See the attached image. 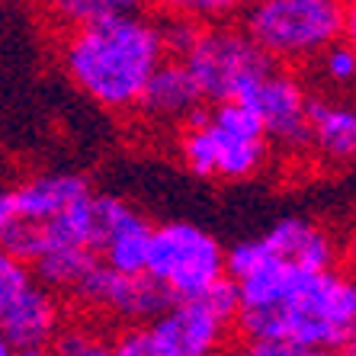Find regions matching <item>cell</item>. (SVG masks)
I'll return each instance as SVG.
<instances>
[{"mask_svg": "<svg viewBox=\"0 0 356 356\" xmlns=\"http://www.w3.org/2000/svg\"><path fill=\"white\" fill-rule=\"evenodd\" d=\"M167 61L158 17L135 13L93 29H74L61 39V67L97 106L138 109L151 77Z\"/></svg>", "mask_w": 356, "mask_h": 356, "instance_id": "1", "label": "cell"}, {"mask_svg": "<svg viewBox=\"0 0 356 356\" xmlns=\"http://www.w3.org/2000/svg\"><path fill=\"white\" fill-rule=\"evenodd\" d=\"M234 331L248 343H296L343 353L356 334V276L312 273L280 308L241 312Z\"/></svg>", "mask_w": 356, "mask_h": 356, "instance_id": "2", "label": "cell"}, {"mask_svg": "<svg viewBox=\"0 0 356 356\" xmlns=\"http://www.w3.org/2000/svg\"><path fill=\"white\" fill-rule=\"evenodd\" d=\"M241 26L276 65L321 58L343 42L347 3L337 0H257L241 10Z\"/></svg>", "mask_w": 356, "mask_h": 356, "instance_id": "3", "label": "cell"}, {"mask_svg": "<svg viewBox=\"0 0 356 356\" xmlns=\"http://www.w3.org/2000/svg\"><path fill=\"white\" fill-rule=\"evenodd\" d=\"M183 61L212 106L248 99L276 71V61L244 33V26L222 23L206 26Z\"/></svg>", "mask_w": 356, "mask_h": 356, "instance_id": "4", "label": "cell"}, {"mask_svg": "<svg viewBox=\"0 0 356 356\" xmlns=\"http://www.w3.org/2000/svg\"><path fill=\"white\" fill-rule=\"evenodd\" d=\"M225 254L216 234L193 222H164L154 228L148 276L164 282L177 298L206 296L218 280H225Z\"/></svg>", "mask_w": 356, "mask_h": 356, "instance_id": "5", "label": "cell"}, {"mask_svg": "<svg viewBox=\"0 0 356 356\" xmlns=\"http://www.w3.org/2000/svg\"><path fill=\"white\" fill-rule=\"evenodd\" d=\"M74 298L81 305L93 308V312H103V315L116 318V321H125L129 327H145V324L161 321L180 302L154 276H122L116 270H109L106 264H99L81 282Z\"/></svg>", "mask_w": 356, "mask_h": 356, "instance_id": "6", "label": "cell"}, {"mask_svg": "<svg viewBox=\"0 0 356 356\" xmlns=\"http://www.w3.org/2000/svg\"><path fill=\"white\" fill-rule=\"evenodd\" d=\"M308 93L298 83L296 74L280 71L260 83L257 90L250 93L241 103H250L257 109V116L264 119V132L270 145H280L282 151H305L312 145V122H308Z\"/></svg>", "mask_w": 356, "mask_h": 356, "instance_id": "7", "label": "cell"}, {"mask_svg": "<svg viewBox=\"0 0 356 356\" xmlns=\"http://www.w3.org/2000/svg\"><path fill=\"white\" fill-rule=\"evenodd\" d=\"M65 318H61L58 296L39 282H33L26 292H19L10 308L3 312L0 334L10 340L13 350H39L55 347L58 337L65 334Z\"/></svg>", "mask_w": 356, "mask_h": 356, "instance_id": "8", "label": "cell"}, {"mask_svg": "<svg viewBox=\"0 0 356 356\" xmlns=\"http://www.w3.org/2000/svg\"><path fill=\"white\" fill-rule=\"evenodd\" d=\"M151 327L170 343L177 356H222L225 337L232 331V324H225L206 305V298H183Z\"/></svg>", "mask_w": 356, "mask_h": 356, "instance_id": "9", "label": "cell"}, {"mask_svg": "<svg viewBox=\"0 0 356 356\" xmlns=\"http://www.w3.org/2000/svg\"><path fill=\"white\" fill-rule=\"evenodd\" d=\"M266 244L276 260L298 266L302 273H331L337 264V248L327 232L302 216H286L266 228Z\"/></svg>", "mask_w": 356, "mask_h": 356, "instance_id": "10", "label": "cell"}, {"mask_svg": "<svg viewBox=\"0 0 356 356\" xmlns=\"http://www.w3.org/2000/svg\"><path fill=\"white\" fill-rule=\"evenodd\" d=\"M199 106H206V97L199 90L196 77L190 74L186 61L167 58L158 67V74L151 77L148 90L138 103L141 116L154 119V122H186Z\"/></svg>", "mask_w": 356, "mask_h": 356, "instance_id": "11", "label": "cell"}, {"mask_svg": "<svg viewBox=\"0 0 356 356\" xmlns=\"http://www.w3.org/2000/svg\"><path fill=\"white\" fill-rule=\"evenodd\" d=\"M90 183L74 170H51L13 186L17 196V222H51L65 209L90 196Z\"/></svg>", "mask_w": 356, "mask_h": 356, "instance_id": "12", "label": "cell"}, {"mask_svg": "<svg viewBox=\"0 0 356 356\" xmlns=\"http://www.w3.org/2000/svg\"><path fill=\"white\" fill-rule=\"evenodd\" d=\"M308 122H312V145L321 161L327 164L356 161V106H340V103L312 97Z\"/></svg>", "mask_w": 356, "mask_h": 356, "instance_id": "13", "label": "cell"}, {"mask_svg": "<svg viewBox=\"0 0 356 356\" xmlns=\"http://www.w3.org/2000/svg\"><path fill=\"white\" fill-rule=\"evenodd\" d=\"M154 228L148 216H141L138 209H132V216L119 225V232L103 250V264L109 270H116L122 276H145L151 260V241H154Z\"/></svg>", "mask_w": 356, "mask_h": 356, "instance_id": "14", "label": "cell"}, {"mask_svg": "<svg viewBox=\"0 0 356 356\" xmlns=\"http://www.w3.org/2000/svg\"><path fill=\"white\" fill-rule=\"evenodd\" d=\"M305 276H312V273H302L298 266L273 257L264 270H257L254 276L238 282L241 305H244V312H264V308L286 305V302L296 296V289L302 286Z\"/></svg>", "mask_w": 356, "mask_h": 356, "instance_id": "15", "label": "cell"}, {"mask_svg": "<svg viewBox=\"0 0 356 356\" xmlns=\"http://www.w3.org/2000/svg\"><path fill=\"white\" fill-rule=\"evenodd\" d=\"M103 264L99 254L87 248H58V250H49L42 260L33 264V280L45 289H51L55 296L58 292H67L74 296L81 289V282Z\"/></svg>", "mask_w": 356, "mask_h": 356, "instance_id": "16", "label": "cell"}, {"mask_svg": "<svg viewBox=\"0 0 356 356\" xmlns=\"http://www.w3.org/2000/svg\"><path fill=\"white\" fill-rule=\"evenodd\" d=\"M266 161H270V141L266 138L248 141V138H228V135L218 132L216 177H222V180H250V177H257L264 170Z\"/></svg>", "mask_w": 356, "mask_h": 356, "instance_id": "17", "label": "cell"}, {"mask_svg": "<svg viewBox=\"0 0 356 356\" xmlns=\"http://www.w3.org/2000/svg\"><path fill=\"white\" fill-rule=\"evenodd\" d=\"M51 13L65 26H71V33H74V29H93V26H106L113 19L145 13V7L129 3V0H58V3H51Z\"/></svg>", "mask_w": 356, "mask_h": 356, "instance_id": "18", "label": "cell"}, {"mask_svg": "<svg viewBox=\"0 0 356 356\" xmlns=\"http://www.w3.org/2000/svg\"><path fill=\"white\" fill-rule=\"evenodd\" d=\"M180 158L183 164L190 167L193 177H216V167H218V132L216 125L209 129H183L180 135Z\"/></svg>", "mask_w": 356, "mask_h": 356, "instance_id": "19", "label": "cell"}, {"mask_svg": "<svg viewBox=\"0 0 356 356\" xmlns=\"http://www.w3.org/2000/svg\"><path fill=\"white\" fill-rule=\"evenodd\" d=\"M212 125H216L222 135L228 138H248L257 141L266 138L264 132V119L257 116V109L250 103H222V106H212Z\"/></svg>", "mask_w": 356, "mask_h": 356, "instance_id": "20", "label": "cell"}, {"mask_svg": "<svg viewBox=\"0 0 356 356\" xmlns=\"http://www.w3.org/2000/svg\"><path fill=\"white\" fill-rule=\"evenodd\" d=\"M270 260H273V250H270L264 234L260 238H244L238 244H232L228 254H225V273H228V280L241 282L254 276L257 270H264Z\"/></svg>", "mask_w": 356, "mask_h": 356, "instance_id": "21", "label": "cell"}, {"mask_svg": "<svg viewBox=\"0 0 356 356\" xmlns=\"http://www.w3.org/2000/svg\"><path fill=\"white\" fill-rule=\"evenodd\" d=\"M158 26H161V39H164L167 58H180V61L190 55L199 33L206 29V26H199L196 19L183 17V13H177V10H170V7H167L164 17H158Z\"/></svg>", "mask_w": 356, "mask_h": 356, "instance_id": "22", "label": "cell"}, {"mask_svg": "<svg viewBox=\"0 0 356 356\" xmlns=\"http://www.w3.org/2000/svg\"><path fill=\"white\" fill-rule=\"evenodd\" d=\"M116 356H177L164 337H161L151 324L145 327H125L113 337Z\"/></svg>", "mask_w": 356, "mask_h": 356, "instance_id": "23", "label": "cell"}, {"mask_svg": "<svg viewBox=\"0 0 356 356\" xmlns=\"http://www.w3.org/2000/svg\"><path fill=\"white\" fill-rule=\"evenodd\" d=\"M55 350H58V356H116L113 340L99 337L97 331H90V327H81V324H74V327H65V334L58 337Z\"/></svg>", "mask_w": 356, "mask_h": 356, "instance_id": "24", "label": "cell"}, {"mask_svg": "<svg viewBox=\"0 0 356 356\" xmlns=\"http://www.w3.org/2000/svg\"><path fill=\"white\" fill-rule=\"evenodd\" d=\"M33 270L19 264L17 257H10L7 250H0V312H7L10 302L33 286Z\"/></svg>", "mask_w": 356, "mask_h": 356, "instance_id": "25", "label": "cell"}, {"mask_svg": "<svg viewBox=\"0 0 356 356\" xmlns=\"http://www.w3.org/2000/svg\"><path fill=\"white\" fill-rule=\"evenodd\" d=\"M222 356H343V353L308 350V347H296V343H248V340H238L232 347H225Z\"/></svg>", "mask_w": 356, "mask_h": 356, "instance_id": "26", "label": "cell"}, {"mask_svg": "<svg viewBox=\"0 0 356 356\" xmlns=\"http://www.w3.org/2000/svg\"><path fill=\"white\" fill-rule=\"evenodd\" d=\"M321 74L334 83L356 81V49L347 42H337L321 55Z\"/></svg>", "mask_w": 356, "mask_h": 356, "instance_id": "27", "label": "cell"}, {"mask_svg": "<svg viewBox=\"0 0 356 356\" xmlns=\"http://www.w3.org/2000/svg\"><path fill=\"white\" fill-rule=\"evenodd\" d=\"M177 13H183V17H190V19H206V17H228V13H234V10H244L238 7V3H218V0H209V3H177Z\"/></svg>", "mask_w": 356, "mask_h": 356, "instance_id": "28", "label": "cell"}, {"mask_svg": "<svg viewBox=\"0 0 356 356\" xmlns=\"http://www.w3.org/2000/svg\"><path fill=\"white\" fill-rule=\"evenodd\" d=\"M17 222V196L13 186H0V234Z\"/></svg>", "mask_w": 356, "mask_h": 356, "instance_id": "29", "label": "cell"}, {"mask_svg": "<svg viewBox=\"0 0 356 356\" xmlns=\"http://www.w3.org/2000/svg\"><path fill=\"white\" fill-rule=\"evenodd\" d=\"M343 42L356 49V0L347 3V17H343Z\"/></svg>", "mask_w": 356, "mask_h": 356, "instance_id": "30", "label": "cell"}, {"mask_svg": "<svg viewBox=\"0 0 356 356\" xmlns=\"http://www.w3.org/2000/svg\"><path fill=\"white\" fill-rule=\"evenodd\" d=\"M17 356H58L55 347H39V350H17Z\"/></svg>", "mask_w": 356, "mask_h": 356, "instance_id": "31", "label": "cell"}, {"mask_svg": "<svg viewBox=\"0 0 356 356\" xmlns=\"http://www.w3.org/2000/svg\"><path fill=\"white\" fill-rule=\"evenodd\" d=\"M0 356H17V350L10 347V340L3 337V334H0Z\"/></svg>", "mask_w": 356, "mask_h": 356, "instance_id": "32", "label": "cell"}, {"mask_svg": "<svg viewBox=\"0 0 356 356\" xmlns=\"http://www.w3.org/2000/svg\"><path fill=\"white\" fill-rule=\"evenodd\" d=\"M343 356H356V334H353V340H350V347L343 350Z\"/></svg>", "mask_w": 356, "mask_h": 356, "instance_id": "33", "label": "cell"}]
</instances>
